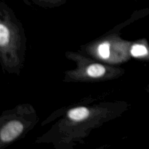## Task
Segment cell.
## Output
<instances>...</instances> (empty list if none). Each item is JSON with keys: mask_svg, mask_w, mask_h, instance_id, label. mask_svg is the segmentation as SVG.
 Masks as SVG:
<instances>
[{"mask_svg": "<svg viewBox=\"0 0 149 149\" xmlns=\"http://www.w3.org/2000/svg\"><path fill=\"white\" fill-rule=\"evenodd\" d=\"M38 1H44V2H47V3H51V4H56V3L63 1V0H38Z\"/></svg>", "mask_w": 149, "mask_h": 149, "instance_id": "cell-7", "label": "cell"}, {"mask_svg": "<svg viewBox=\"0 0 149 149\" xmlns=\"http://www.w3.org/2000/svg\"><path fill=\"white\" fill-rule=\"evenodd\" d=\"M131 55L135 58L149 57V48L143 44H137L131 48Z\"/></svg>", "mask_w": 149, "mask_h": 149, "instance_id": "cell-5", "label": "cell"}, {"mask_svg": "<svg viewBox=\"0 0 149 149\" xmlns=\"http://www.w3.org/2000/svg\"><path fill=\"white\" fill-rule=\"evenodd\" d=\"M68 117L74 122H81L87 119L90 111L85 107H78L71 109L68 112Z\"/></svg>", "mask_w": 149, "mask_h": 149, "instance_id": "cell-4", "label": "cell"}, {"mask_svg": "<svg viewBox=\"0 0 149 149\" xmlns=\"http://www.w3.org/2000/svg\"><path fill=\"white\" fill-rule=\"evenodd\" d=\"M23 124L17 120L10 121L1 127L0 131V139L1 143H8L14 141L23 132Z\"/></svg>", "mask_w": 149, "mask_h": 149, "instance_id": "cell-2", "label": "cell"}, {"mask_svg": "<svg viewBox=\"0 0 149 149\" xmlns=\"http://www.w3.org/2000/svg\"><path fill=\"white\" fill-rule=\"evenodd\" d=\"M17 34L13 28L6 22L1 20L0 24V47L1 55L4 61H7V57L10 55L12 61L15 63V48L17 45Z\"/></svg>", "mask_w": 149, "mask_h": 149, "instance_id": "cell-1", "label": "cell"}, {"mask_svg": "<svg viewBox=\"0 0 149 149\" xmlns=\"http://www.w3.org/2000/svg\"><path fill=\"white\" fill-rule=\"evenodd\" d=\"M97 54L99 57L103 60L109 58L111 55V46L109 42H101L97 47Z\"/></svg>", "mask_w": 149, "mask_h": 149, "instance_id": "cell-6", "label": "cell"}, {"mask_svg": "<svg viewBox=\"0 0 149 149\" xmlns=\"http://www.w3.org/2000/svg\"><path fill=\"white\" fill-rule=\"evenodd\" d=\"M85 74L92 79H99L106 74V67L100 63L90 64L85 69Z\"/></svg>", "mask_w": 149, "mask_h": 149, "instance_id": "cell-3", "label": "cell"}]
</instances>
